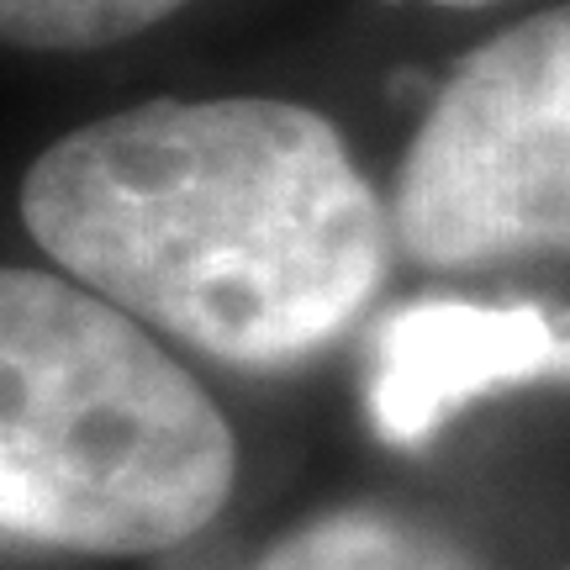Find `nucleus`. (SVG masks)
<instances>
[{
    "instance_id": "4",
    "label": "nucleus",
    "mask_w": 570,
    "mask_h": 570,
    "mask_svg": "<svg viewBox=\"0 0 570 570\" xmlns=\"http://www.w3.org/2000/svg\"><path fill=\"white\" fill-rule=\"evenodd\" d=\"M254 570H487L454 529L396 502H344L285 529Z\"/></svg>"
},
{
    "instance_id": "5",
    "label": "nucleus",
    "mask_w": 570,
    "mask_h": 570,
    "mask_svg": "<svg viewBox=\"0 0 570 570\" xmlns=\"http://www.w3.org/2000/svg\"><path fill=\"white\" fill-rule=\"evenodd\" d=\"M202 0H0V38L27 59H101Z\"/></svg>"
},
{
    "instance_id": "6",
    "label": "nucleus",
    "mask_w": 570,
    "mask_h": 570,
    "mask_svg": "<svg viewBox=\"0 0 570 570\" xmlns=\"http://www.w3.org/2000/svg\"><path fill=\"white\" fill-rule=\"evenodd\" d=\"M396 11H444V17H491V11H508L518 0H381Z\"/></svg>"
},
{
    "instance_id": "2",
    "label": "nucleus",
    "mask_w": 570,
    "mask_h": 570,
    "mask_svg": "<svg viewBox=\"0 0 570 570\" xmlns=\"http://www.w3.org/2000/svg\"><path fill=\"white\" fill-rule=\"evenodd\" d=\"M233 487V423L154 327L63 269L0 275L6 544L164 554L212 529Z\"/></svg>"
},
{
    "instance_id": "1",
    "label": "nucleus",
    "mask_w": 570,
    "mask_h": 570,
    "mask_svg": "<svg viewBox=\"0 0 570 570\" xmlns=\"http://www.w3.org/2000/svg\"><path fill=\"white\" fill-rule=\"evenodd\" d=\"M21 227L69 281L233 370H291L370 312L391 202L323 106L148 96L27 164Z\"/></svg>"
},
{
    "instance_id": "3",
    "label": "nucleus",
    "mask_w": 570,
    "mask_h": 570,
    "mask_svg": "<svg viewBox=\"0 0 570 570\" xmlns=\"http://www.w3.org/2000/svg\"><path fill=\"white\" fill-rule=\"evenodd\" d=\"M402 265H570V0L497 21L449 63L391 175Z\"/></svg>"
},
{
    "instance_id": "7",
    "label": "nucleus",
    "mask_w": 570,
    "mask_h": 570,
    "mask_svg": "<svg viewBox=\"0 0 570 570\" xmlns=\"http://www.w3.org/2000/svg\"><path fill=\"white\" fill-rule=\"evenodd\" d=\"M560 570H570V566H560Z\"/></svg>"
}]
</instances>
